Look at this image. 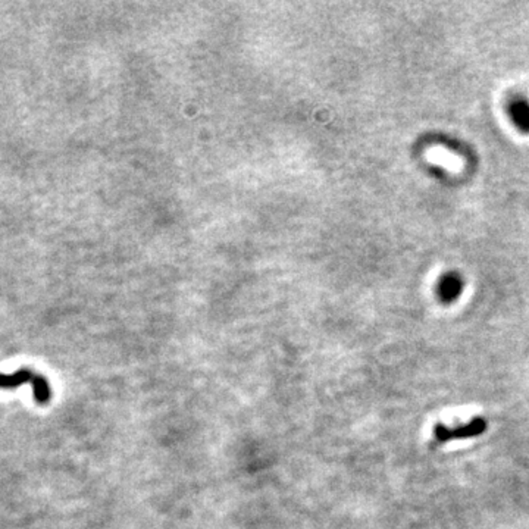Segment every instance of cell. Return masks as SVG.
<instances>
[{"instance_id":"cell-5","label":"cell","mask_w":529,"mask_h":529,"mask_svg":"<svg viewBox=\"0 0 529 529\" xmlns=\"http://www.w3.org/2000/svg\"><path fill=\"white\" fill-rule=\"evenodd\" d=\"M32 397H34V402L40 406L49 404V402H51L52 399L51 383L47 381V378H44L40 374H37L36 381L32 383Z\"/></svg>"},{"instance_id":"cell-3","label":"cell","mask_w":529,"mask_h":529,"mask_svg":"<svg viewBox=\"0 0 529 529\" xmlns=\"http://www.w3.org/2000/svg\"><path fill=\"white\" fill-rule=\"evenodd\" d=\"M37 374L30 369H20L13 374H0V388L2 390H15L24 384L36 381Z\"/></svg>"},{"instance_id":"cell-1","label":"cell","mask_w":529,"mask_h":529,"mask_svg":"<svg viewBox=\"0 0 529 529\" xmlns=\"http://www.w3.org/2000/svg\"><path fill=\"white\" fill-rule=\"evenodd\" d=\"M487 421L484 418H475L466 423L459 425L456 428H449L442 423L434 426V441L435 444H444L453 440H465L476 435H481L487 431Z\"/></svg>"},{"instance_id":"cell-2","label":"cell","mask_w":529,"mask_h":529,"mask_svg":"<svg viewBox=\"0 0 529 529\" xmlns=\"http://www.w3.org/2000/svg\"><path fill=\"white\" fill-rule=\"evenodd\" d=\"M507 113L514 125L523 132L529 134V101L523 96H514L507 102Z\"/></svg>"},{"instance_id":"cell-4","label":"cell","mask_w":529,"mask_h":529,"mask_svg":"<svg viewBox=\"0 0 529 529\" xmlns=\"http://www.w3.org/2000/svg\"><path fill=\"white\" fill-rule=\"evenodd\" d=\"M461 290L463 279L459 275L452 274L442 279V283L440 286V295L444 302H454L460 297Z\"/></svg>"}]
</instances>
